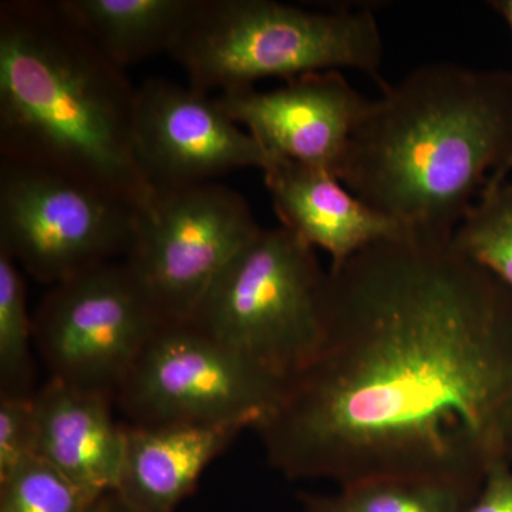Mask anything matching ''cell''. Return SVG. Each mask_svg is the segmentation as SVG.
<instances>
[{
	"instance_id": "6da1fadb",
	"label": "cell",
	"mask_w": 512,
	"mask_h": 512,
	"mask_svg": "<svg viewBox=\"0 0 512 512\" xmlns=\"http://www.w3.org/2000/svg\"><path fill=\"white\" fill-rule=\"evenodd\" d=\"M289 480L483 487L512 466V291L451 238L330 265L318 355L255 429Z\"/></svg>"
},
{
	"instance_id": "7a4b0ae2",
	"label": "cell",
	"mask_w": 512,
	"mask_h": 512,
	"mask_svg": "<svg viewBox=\"0 0 512 512\" xmlns=\"http://www.w3.org/2000/svg\"><path fill=\"white\" fill-rule=\"evenodd\" d=\"M512 157V72L427 63L370 101L339 180L404 234L453 238Z\"/></svg>"
},
{
	"instance_id": "3957f363",
	"label": "cell",
	"mask_w": 512,
	"mask_h": 512,
	"mask_svg": "<svg viewBox=\"0 0 512 512\" xmlns=\"http://www.w3.org/2000/svg\"><path fill=\"white\" fill-rule=\"evenodd\" d=\"M137 87L57 2L0 3V158L143 210L157 194L133 143Z\"/></svg>"
},
{
	"instance_id": "277c9868",
	"label": "cell",
	"mask_w": 512,
	"mask_h": 512,
	"mask_svg": "<svg viewBox=\"0 0 512 512\" xmlns=\"http://www.w3.org/2000/svg\"><path fill=\"white\" fill-rule=\"evenodd\" d=\"M188 84L211 94L328 70L380 76L383 37L370 9L312 12L272 0H204L171 53Z\"/></svg>"
},
{
	"instance_id": "5b68a950",
	"label": "cell",
	"mask_w": 512,
	"mask_h": 512,
	"mask_svg": "<svg viewBox=\"0 0 512 512\" xmlns=\"http://www.w3.org/2000/svg\"><path fill=\"white\" fill-rule=\"evenodd\" d=\"M328 271L284 227L261 229L205 293L190 323L285 384L318 355Z\"/></svg>"
},
{
	"instance_id": "8992f818",
	"label": "cell",
	"mask_w": 512,
	"mask_h": 512,
	"mask_svg": "<svg viewBox=\"0 0 512 512\" xmlns=\"http://www.w3.org/2000/svg\"><path fill=\"white\" fill-rule=\"evenodd\" d=\"M261 229L248 201L217 181L157 192L138 210L124 264L161 322L187 323Z\"/></svg>"
},
{
	"instance_id": "52a82bcc",
	"label": "cell",
	"mask_w": 512,
	"mask_h": 512,
	"mask_svg": "<svg viewBox=\"0 0 512 512\" xmlns=\"http://www.w3.org/2000/svg\"><path fill=\"white\" fill-rule=\"evenodd\" d=\"M137 214L93 185L0 158V251L42 284L126 255Z\"/></svg>"
},
{
	"instance_id": "ba28073f",
	"label": "cell",
	"mask_w": 512,
	"mask_h": 512,
	"mask_svg": "<svg viewBox=\"0 0 512 512\" xmlns=\"http://www.w3.org/2000/svg\"><path fill=\"white\" fill-rule=\"evenodd\" d=\"M286 384L192 323H163L116 394L134 426L242 424L256 429Z\"/></svg>"
},
{
	"instance_id": "9c48e42d",
	"label": "cell",
	"mask_w": 512,
	"mask_h": 512,
	"mask_svg": "<svg viewBox=\"0 0 512 512\" xmlns=\"http://www.w3.org/2000/svg\"><path fill=\"white\" fill-rule=\"evenodd\" d=\"M33 323L52 379L114 397L163 325L124 261L53 285Z\"/></svg>"
},
{
	"instance_id": "30bf717a",
	"label": "cell",
	"mask_w": 512,
	"mask_h": 512,
	"mask_svg": "<svg viewBox=\"0 0 512 512\" xmlns=\"http://www.w3.org/2000/svg\"><path fill=\"white\" fill-rule=\"evenodd\" d=\"M133 143L138 167L156 192L215 183L241 168L264 171L275 160L217 97L167 79L137 87Z\"/></svg>"
},
{
	"instance_id": "8fae6325",
	"label": "cell",
	"mask_w": 512,
	"mask_h": 512,
	"mask_svg": "<svg viewBox=\"0 0 512 512\" xmlns=\"http://www.w3.org/2000/svg\"><path fill=\"white\" fill-rule=\"evenodd\" d=\"M217 100L269 156L338 178L350 137L370 104L339 70L292 77L271 92L228 90Z\"/></svg>"
},
{
	"instance_id": "7c38bea8",
	"label": "cell",
	"mask_w": 512,
	"mask_h": 512,
	"mask_svg": "<svg viewBox=\"0 0 512 512\" xmlns=\"http://www.w3.org/2000/svg\"><path fill=\"white\" fill-rule=\"evenodd\" d=\"M36 454L90 493L116 491L126 424L113 416L116 397L52 379L33 394Z\"/></svg>"
},
{
	"instance_id": "4fadbf2b",
	"label": "cell",
	"mask_w": 512,
	"mask_h": 512,
	"mask_svg": "<svg viewBox=\"0 0 512 512\" xmlns=\"http://www.w3.org/2000/svg\"><path fill=\"white\" fill-rule=\"evenodd\" d=\"M262 173L281 227L312 248L328 252L330 265L404 234L329 171L275 158Z\"/></svg>"
},
{
	"instance_id": "5bb4252c",
	"label": "cell",
	"mask_w": 512,
	"mask_h": 512,
	"mask_svg": "<svg viewBox=\"0 0 512 512\" xmlns=\"http://www.w3.org/2000/svg\"><path fill=\"white\" fill-rule=\"evenodd\" d=\"M242 424H126L116 493L134 512H175L197 490L204 471L239 434Z\"/></svg>"
},
{
	"instance_id": "9a60e30c",
	"label": "cell",
	"mask_w": 512,
	"mask_h": 512,
	"mask_svg": "<svg viewBox=\"0 0 512 512\" xmlns=\"http://www.w3.org/2000/svg\"><path fill=\"white\" fill-rule=\"evenodd\" d=\"M111 62L124 69L175 47L204 0H59Z\"/></svg>"
},
{
	"instance_id": "2e32d148",
	"label": "cell",
	"mask_w": 512,
	"mask_h": 512,
	"mask_svg": "<svg viewBox=\"0 0 512 512\" xmlns=\"http://www.w3.org/2000/svg\"><path fill=\"white\" fill-rule=\"evenodd\" d=\"M480 490L419 478H370L339 485L335 494H301V501L303 512H466Z\"/></svg>"
},
{
	"instance_id": "e0dca14e",
	"label": "cell",
	"mask_w": 512,
	"mask_h": 512,
	"mask_svg": "<svg viewBox=\"0 0 512 512\" xmlns=\"http://www.w3.org/2000/svg\"><path fill=\"white\" fill-rule=\"evenodd\" d=\"M451 241L512 291V171L488 180Z\"/></svg>"
},
{
	"instance_id": "ac0fdd59",
	"label": "cell",
	"mask_w": 512,
	"mask_h": 512,
	"mask_svg": "<svg viewBox=\"0 0 512 512\" xmlns=\"http://www.w3.org/2000/svg\"><path fill=\"white\" fill-rule=\"evenodd\" d=\"M35 323L26 309L18 264L0 251V394L32 396Z\"/></svg>"
},
{
	"instance_id": "d6986e66",
	"label": "cell",
	"mask_w": 512,
	"mask_h": 512,
	"mask_svg": "<svg viewBox=\"0 0 512 512\" xmlns=\"http://www.w3.org/2000/svg\"><path fill=\"white\" fill-rule=\"evenodd\" d=\"M99 497L37 456L0 478V512H86Z\"/></svg>"
},
{
	"instance_id": "ffe728a7",
	"label": "cell",
	"mask_w": 512,
	"mask_h": 512,
	"mask_svg": "<svg viewBox=\"0 0 512 512\" xmlns=\"http://www.w3.org/2000/svg\"><path fill=\"white\" fill-rule=\"evenodd\" d=\"M33 394H0V478L37 456Z\"/></svg>"
},
{
	"instance_id": "44dd1931",
	"label": "cell",
	"mask_w": 512,
	"mask_h": 512,
	"mask_svg": "<svg viewBox=\"0 0 512 512\" xmlns=\"http://www.w3.org/2000/svg\"><path fill=\"white\" fill-rule=\"evenodd\" d=\"M466 512H512V466L490 471Z\"/></svg>"
},
{
	"instance_id": "7402d4cb",
	"label": "cell",
	"mask_w": 512,
	"mask_h": 512,
	"mask_svg": "<svg viewBox=\"0 0 512 512\" xmlns=\"http://www.w3.org/2000/svg\"><path fill=\"white\" fill-rule=\"evenodd\" d=\"M86 512H134L116 491L101 494Z\"/></svg>"
},
{
	"instance_id": "603a6c76",
	"label": "cell",
	"mask_w": 512,
	"mask_h": 512,
	"mask_svg": "<svg viewBox=\"0 0 512 512\" xmlns=\"http://www.w3.org/2000/svg\"><path fill=\"white\" fill-rule=\"evenodd\" d=\"M490 6L500 13L512 32V0H491Z\"/></svg>"
},
{
	"instance_id": "cb8c5ba5",
	"label": "cell",
	"mask_w": 512,
	"mask_h": 512,
	"mask_svg": "<svg viewBox=\"0 0 512 512\" xmlns=\"http://www.w3.org/2000/svg\"><path fill=\"white\" fill-rule=\"evenodd\" d=\"M512 171V157L510 158V161H508L507 165L503 168V170L498 171V173H495L493 177H503V175L510 173Z\"/></svg>"
}]
</instances>
